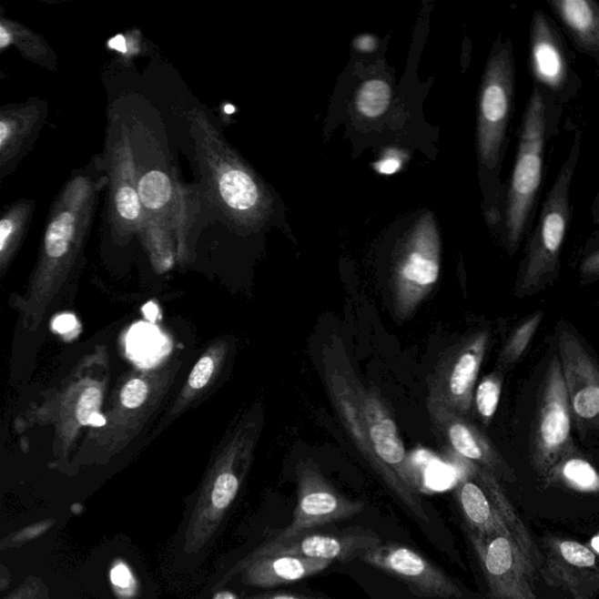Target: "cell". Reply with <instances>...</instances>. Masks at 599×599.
Wrapping results in <instances>:
<instances>
[{
	"instance_id": "1",
	"label": "cell",
	"mask_w": 599,
	"mask_h": 599,
	"mask_svg": "<svg viewBox=\"0 0 599 599\" xmlns=\"http://www.w3.org/2000/svg\"><path fill=\"white\" fill-rule=\"evenodd\" d=\"M324 379L344 430L362 457L418 520L430 523L416 475L397 422L376 389L365 387L348 357L326 349Z\"/></svg>"
},
{
	"instance_id": "2",
	"label": "cell",
	"mask_w": 599,
	"mask_h": 599,
	"mask_svg": "<svg viewBox=\"0 0 599 599\" xmlns=\"http://www.w3.org/2000/svg\"><path fill=\"white\" fill-rule=\"evenodd\" d=\"M188 122L208 199L232 223L248 228L259 225L268 216L270 203L259 178L202 109H192Z\"/></svg>"
},
{
	"instance_id": "3",
	"label": "cell",
	"mask_w": 599,
	"mask_h": 599,
	"mask_svg": "<svg viewBox=\"0 0 599 599\" xmlns=\"http://www.w3.org/2000/svg\"><path fill=\"white\" fill-rule=\"evenodd\" d=\"M581 138L578 131L568 157L545 197L539 221L528 241L526 256L521 262L514 289L518 299L535 297L560 277L562 249L572 218L570 190L580 158Z\"/></svg>"
},
{
	"instance_id": "4",
	"label": "cell",
	"mask_w": 599,
	"mask_h": 599,
	"mask_svg": "<svg viewBox=\"0 0 599 599\" xmlns=\"http://www.w3.org/2000/svg\"><path fill=\"white\" fill-rule=\"evenodd\" d=\"M547 106L535 86L529 97L521 127L518 155L513 169L504 208V238L508 252L514 254L531 227L533 212L543 176Z\"/></svg>"
},
{
	"instance_id": "5",
	"label": "cell",
	"mask_w": 599,
	"mask_h": 599,
	"mask_svg": "<svg viewBox=\"0 0 599 599\" xmlns=\"http://www.w3.org/2000/svg\"><path fill=\"white\" fill-rule=\"evenodd\" d=\"M441 262V237L432 213H428L408 233L393 260L390 285L397 319L411 318L428 298L437 285Z\"/></svg>"
},
{
	"instance_id": "6",
	"label": "cell",
	"mask_w": 599,
	"mask_h": 599,
	"mask_svg": "<svg viewBox=\"0 0 599 599\" xmlns=\"http://www.w3.org/2000/svg\"><path fill=\"white\" fill-rule=\"evenodd\" d=\"M573 416L559 355L545 369L529 432V459L541 480L565 454L575 449Z\"/></svg>"
},
{
	"instance_id": "7",
	"label": "cell",
	"mask_w": 599,
	"mask_h": 599,
	"mask_svg": "<svg viewBox=\"0 0 599 599\" xmlns=\"http://www.w3.org/2000/svg\"><path fill=\"white\" fill-rule=\"evenodd\" d=\"M514 49L510 40L494 48L479 96L477 143L480 163L495 170L502 162L514 98Z\"/></svg>"
},
{
	"instance_id": "8",
	"label": "cell",
	"mask_w": 599,
	"mask_h": 599,
	"mask_svg": "<svg viewBox=\"0 0 599 599\" xmlns=\"http://www.w3.org/2000/svg\"><path fill=\"white\" fill-rule=\"evenodd\" d=\"M557 349L573 424L580 437H599V360L575 328L556 326Z\"/></svg>"
},
{
	"instance_id": "9",
	"label": "cell",
	"mask_w": 599,
	"mask_h": 599,
	"mask_svg": "<svg viewBox=\"0 0 599 599\" xmlns=\"http://www.w3.org/2000/svg\"><path fill=\"white\" fill-rule=\"evenodd\" d=\"M491 342V331L478 330L463 336L439 357L431 376L428 401L469 418L475 385Z\"/></svg>"
},
{
	"instance_id": "10",
	"label": "cell",
	"mask_w": 599,
	"mask_h": 599,
	"mask_svg": "<svg viewBox=\"0 0 599 599\" xmlns=\"http://www.w3.org/2000/svg\"><path fill=\"white\" fill-rule=\"evenodd\" d=\"M105 167L109 183L110 219L122 235H133L145 228L137 188V156L126 123L115 117L107 135Z\"/></svg>"
},
{
	"instance_id": "11",
	"label": "cell",
	"mask_w": 599,
	"mask_h": 599,
	"mask_svg": "<svg viewBox=\"0 0 599 599\" xmlns=\"http://www.w3.org/2000/svg\"><path fill=\"white\" fill-rule=\"evenodd\" d=\"M297 482L298 504L293 521L277 541L350 519L364 511L363 503L340 494L310 459L299 462Z\"/></svg>"
},
{
	"instance_id": "12",
	"label": "cell",
	"mask_w": 599,
	"mask_h": 599,
	"mask_svg": "<svg viewBox=\"0 0 599 599\" xmlns=\"http://www.w3.org/2000/svg\"><path fill=\"white\" fill-rule=\"evenodd\" d=\"M428 412L434 434L452 457L482 467L498 480L515 482V472L469 418L431 401Z\"/></svg>"
},
{
	"instance_id": "13",
	"label": "cell",
	"mask_w": 599,
	"mask_h": 599,
	"mask_svg": "<svg viewBox=\"0 0 599 599\" xmlns=\"http://www.w3.org/2000/svg\"><path fill=\"white\" fill-rule=\"evenodd\" d=\"M408 586L417 597L461 599L462 589L442 570L403 544L381 543L360 559Z\"/></svg>"
},
{
	"instance_id": "14",
	"label": "cell",
	"mask_w": 599,
	"mask_h": 599,
	"mask_svg": "<svg viewBox=\"0 0 599 599\" xmlns=\"http://www.w3.org/2000/svg\"><path fill=\"white\" fill-rule=\"evenodd\" d=\"M467 533L494 599H539L531 584L534 577L510 537L485 539Z\"/></svg>"
},
{
	"instance_id": "15",
	"label": "cell",
	"mask_w": 599,
	"mask_h": 599,
	"mask_svg": "<svg viewBox=\"0 0 599 599\" xmlns=\"http://www.w3.org/2000/svg\"><path fill=\"white\" fill-rule=\"evenodd\" d=\"M540 573L545 582L575 594L594 596L599 593V562L592 549L577 541L545 535L543 539Z\"/></svg>"
},
{
	"instance_id": "16",
	"label": "cell",
	"mask_w": 599,
	"mask_h": 599,
	"mask_svg": "<svg viewBox=\"0 0 599 599\" xmlns=\"http://www.w3.org/2000/svg\"><path fill=\"white\" fill-rule=\"evenodd\" d=\"M381 543V537L367 528L352 527L334 532L307 531L269 545V555H295L331 562L360 560Z\"/></svg>"
},
{
	"instance_id": "17",
	"label": "cell",
	"mask_w": 599,
	"mask_h": 599,
	"mask_svg": "<svg viewBox=\"0 0 599 599\" xmlns=\"http://www.w3.org/2000/svg\"><path fill=\"white\" fill-rule=\"evenodd\" d=\"M137 188L147 221L178 232L192 220L194 208L188 190L169 169L137 163Z\"/></svg>"
},
{
	"instance_id": "18",
	"label": "cell",
	"mask_w": 599,
	"mask_h": 599,
	"mask_svg": "<svg viewBox=\"0 0 599 599\" xmlns=\"http://www.w3.org/2000/svg\"><path fill=\"white\" fill-rule=\"evenodd\" d=\"M47 117V104L38 98L0 109V176L5 178L30 151Z\"/></svg>"
},
{
	"instance_id": "19",
	"label": "cell",
	"mask_w": 599,
	"mask_h": 599,
	"mask_svg": "<svg viewBox=\"0 0 599 599\" xmlns=\"http://www.w3.org/2000/svg\"><path fill=\"white\" fill-rule=\"evenodd\" d=\"M462 473L459 474L455 496L465 516L467 531L480 537L504 535L510 537V533L502 516L488 495L485 487L474 477L473 463L461 461ZM511 539V537H510Z\"/></svg>"
},
{
	"instance_id": "20",
	"label": "cell",
	"mask_w": 599,
	"mask_h": 599,
	"mask_svg": "<svg viewBox=\"0 0 599 599\" xmlns=\"http://www.w3.org/2000/svg\"><path fill=\"white\" fill-rule=\"evenodd\" d=\"M531 46L536 79L552 90H561L568 79L567 61L559 36L540 11L533 15Z\"/></svg>"
},
{
	"instance_id": "21",
	"label": "cell",
	"mask_w": 599,
	"mask_h": 599,
	"mask_svg": "<svg viewBox=\"0 0 599 599\" xmlns=\"http://www.w3.org/2000/svg\"><path fill=\"white\" fill-rule=\"evenodd\" d=\"M472 470H473L474 477L485 487L488 495L491 496L492 502H493L496 510H498L504 524H506L512 543L519 549L524 564H526L531 575L534 577L535 574L540 572L543 562V553H541L539 545L535 543L531 533L519 518L518 513L513 507L507 495L504 494L499 480L490 471L474 465V463Z\"/></svg>"
},
{
	"instance_id": "22",
	"label": "cell",
	"mask_w": 599,
	"mask_h": 599,
	"mask_svg": "<svg viewBox=\"0 0 599 599\" xmlns=\"http://www.w3.org/2000/svg\"><path fill=\"white\" fill-rule=\"evenodd\" d=\"M548 5L577 46L588 55L599 56V4L594 0H551Z\"/></svg>"
},
{
	"instance_id": "23",
	"label": "cell",
	"mask_w": 599,
	"mask_h": 599,
	"mask_svg": "<svg viewBox=\"0 0 599 599\" xmlns=\"http://www.w3.org/2000/svg\"><path fill=\"white\" fill-rule=\"evenodd\" d=\"M330 564V561L279 553L261 561L259 565L254 568L253 576L264 585L297 584L324 572Z\"/></svg>"
},
{
	"instance_id": "24",
	"label": "cell",
	"mask_w": 599,
	"mask_h": 599,
	"mask_svg": "<svg viewBox=\"0 0 599 599\" xmlns=\"http://www.w3.org/2000/svg\"><path fill=\"white\" fill-rule=\"evenodd\" d=\"M8 47L18 49L20 55L41 67L51 71L57 69L56 53L44 36L36 35L31 28L24 26L14 19L3 16L0 20V48Z\"/></svg>"
},
{
	"instance_id": "25",
	"label": "cell",
	"mask_w": 599,
	"mask_h": 599,
	"mask_svg": "<svg viewBox=\"0 0 599 599\" xmlns=\"http://www.w3.org/2000/svg\"><path fill=\"white\" fill-rule=\"evenodd\" d=\"M545 487L562 486L569 490L597 493L599 473L585 455L576 446L553 467L547 477L543 479Z\"/></svg>"
},
{
	"instance_id": "26",
	"label": "cell",
	"mask_w": 599,
	"mask_h": 599,
	"mask_svg": "<svg viewBox=\"0 0 599 599\" xmlns=\"http://www.w3.org/2000/svg\"><path fill=\"white\" fill-rule=\"evenodd\" d=\"M543 318L544 311L536 310L535 313L515 324L504 340L503 348L500 349L496 371L506 373L521 362L534 340Z\"/></svg>"
},
{
	"instance_id": "27",
	"label": "cell",
	"mask_w": 599,
	"mask_h": 599,
	"mask_svg": "<svg viewBox=\"0 0 599 599\" xmlns=\"http://www.w3.org/2000/svg\"><path fill=\"white\" fill-rule=\"evenodd\" d=\"M35 208V202L24 199L10 205L3 213L0 220V259L3 268L22 243Z\"/></svg>"
},
{
	"instance_id": "28",
	"label": "cell",
	"mask_w": 599,
	"mask_h": 599,
	"mask_svg": "<svg viewBox=\"0 0 599 599\" xmlns=\"http://www.w3.org/2000/svg\"><path fill=\"white\" fill-rule=\"evenodd\" d=\"M391 102V87L387 81L371 79L363 82L355 97L357 112L367 118H379L387 113Z\"/></svg>"
},
{
	"instance_id": "29",
	"label": "cell",
	"mask_w": 599,
	"mask_h": 599,
	"mask_svg": "<svg viewBox=\"0 0 599 599\" xmlns=\"http://www.w3.org/2000/svg\"><path fill=\"white\" fill-rule=\"evenodd\" d=\"M504 373L496 371L483 377L478 387L475 388L473 408L477 411L479 420L488 426L493 421L498 410L500 397H502Z\"/></svg>"
},
{
	"instance_id": "30",
	"label": "cell",
	"mask_w": 599,
	"mask_h": 599,
	"mask_svg": "<svg viewBox=\"0 0 599 599\" xmlns=\"http://www.w3.org/2000/svg\"><path fill=\"white\" fill-rule=\"evenodd\" d=\"M101 401L102 395L100 389L92 387L82 393L76 405V420L79 421L81 425L104 424L105 421L98 414Z\"/></svg>"
},
{
	"instance_id": "31",
	"label": "cell",
	"mask_w": 599,
	"mask_h": 599,
	"mask_svg": "<svg viewBox=\"0 0 599 599\" xmlns=\"http://www.w3.org/2000/svg\"><path fill=\"white\" fill-rule=\"evenodd\" d=\"M239 490V480L235 474L225 472L216 480L212 491L213 506L218 510H225L235 500Z\"/></svg>"
},
{
	"instance_id": "32",
	"label": "cell",
	"mask_w": 599,
	"mask_h": 599,
	"mask_svg": "<svg viewBox=\"0 0 599 599\" xmlns=\"http://www.w3.org/2000/svg\"><path fill=\"white\" fill-rule=\"evenodd\" d=\"M147 387L142 380H130L121 392L122 404L128 409H137L145 403Z\"/></svg>"
},
{
	"instance_id": "33",
	"label": "cell",
	"mask_w": 599,
	"mask_h": 599,
	"mask_svg": "<svg viewBox=\"0 0 599 599\" xmlns=\"http://www.w3.org/2000/svg\"><path fill=\"white\" fill-rule=\"evenodd\" d=\"M215 371V360L212 357L204 356L199 362L195 365L194 371L188 377V385L191 389L199 390L205 387L211 380Z\"/></svg>"
},
{
	"instance_id": "34",
	"label": "cell",
	"mask_w": 599,
	"mask_h": 599,
	"mask_svg": "<svg viewBox=\"0 0 599 599\" xmlns=\"http://www.w3.org/2000/svg\"><path fill=\"white\" fill-rule=\"evenodd\" d=\"M405 155L401 150L390 149L375 164V169L381 175H393L403 166Z\"/></svg>"
},
{
	"instance_id": "35",
	"label": "cell",
	"mask_w": 599,
	"mask_h": 599,
	"mask_svg": "<svg viewBox=\"0 0 599 599\" xmlns=\"http://www.w3.org/2000/svg\"><path fill=\"white\" fill-rule=\"evenodd\" d=\"M578 272L584 285L599 280V249L582 260Z\"/></svg>"
},
{
	"instance_id": "36",
	"label": "cell",
	"mask_w": 599,
	"mask_h": 599,
	"mask_svg": "<svg viewBox=\"0 0 599 599\" xmlns=\"http://www.w3.org/2000/svg\"><path fill=\"white\" fill-rule=\"evenodd\" d=\"M110 577H112L113 584L117 586V588H128L131 582H133V576H131L130 570L123 563L115 565Z\"/></svg>"
},
{
	"instance_id": "37",
	"label": "cell",
	"mask_w": 599,
	"mask_h": 599,
	"mask_svg": "<svg viewBox=\"0 0 599 599\" xmlns=\"http://www.w3.org/2000/svg\"><path fill=\"white\" fill-rule=\"evenodd\" d=\"M265 599H327V598L307 596V594H272V596L266 597Z\"/></svg>"
},
{
	"instance_id": "38",
	"label": "cell",
	"mask_w": 599,
	"mask_h": 599,
	"mask_svg": "<svg viewBox=\"0 0 599 599\" xmlns=\"http://www.w3.org/2000/svg\"><path fill=\"white\" fill-rule=\"evenodd\" d=\"M213 599H238V598L235 596V594L225 592L217 594V596Z\"/></svg>"
},
{
	"instance_id": "39",
	"label": "cell",
	"mask_w": 599,
	"mask_h": 599,
	"mask_svg": "<svg viewBox=\"0 0 599 599\" xmlns=\"http://www.w3.org/2000/svg\"><path fill=\"white\" fill-rule=\"evenodd\" d=\"M574 599H594L593 596H585V594H575Z\"/></svg>"
}]
</instances>
